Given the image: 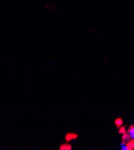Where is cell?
I'll list each match as a JSON object with an SVG mask.
<instances>
[{
  "label": "cell",
  "mask_w": 134,
  "mask_h": 150,
  "mask_svg": "<svg viewBox=\"0 0 134 150\" xmlns=\"http://www.w3.org/2000/svg\"><path fill=\"white\" fill-rule=\"evenodd\" d=\"M71 149H72V146H71V144H70L69 142L59 145V150H71Z\"/></svg>",
  "instance_id": "obj_3"
},
{
  "label": "cell",
  "mask_w": 134,
  "mask_h": 150,
  "mask_svg": "<svg viewBox=\"0 0 134 150\" xmlns=\"http://www.w3.org/2000/svg\"><path fill=\"white\" fill-rule=\"evenodd\" d=\"M115 124L117 125V126H121V125H122V119H121V118H117V119L115 120Z\"/></svg>",
  "instance_id": "obj_5"
},
{
  "label": "cell",
  "mask_w": 134,
  "mask_h": 150,
  "mask_svg": "<svg viewBox=\"0 0 134 150\" xmlns=\"http://www.w3.org/2000/svg\"><path fill=\"white\" fill-rule=\"evenodd\" d=\"M77 133H72V132H69V133H67L65 134V142H70V141H72V139H76L77 138Z\"/></svg>",
  "instance_id": "obj_2"
},
{
  "label": "cell",
  "mask_w": 134,
  "mask_h": 150,
  "mask_svg": "<svg viewBox=\"0 0 134 150\" xmlns=\"http://www.w3.org/2000/svg\"><path fill=\"white\" fill-rule=\"evenodd\" d=\"M128 133H129V136L132 137V138L134 139V126L132 125V126H129V129H128V131H127Z\"/></svg>",
  "instance_id": "obj_4"
},
{
  "label": "cell",
  "mask_w": 134,
  "mask_h": 150,
  "mask_svg": "<svg viewBox=\"0 0 134 150\" xmlns=\"http://www.w3.org/2000/svg\"><path fill=\"white\" fill-rule=\"evenodd\" d=\"M125 132H127V130H126V127H120V133H125Z\"/></svg>",
  "instance_id": "obj_6"
},
{
  "label": "cell",
  "mask_w": 134,
  "mask_h": 150,
  "mask_svg": "<svg viewBox=\"0 0 134 150\" xmlns=\"http://www.w3.org/2000/svg\"><path fill=\"white\" fill-rule=\"evenodd\" d=\"M121 149H123V150H133V149H134V139L132 138V139L127 141L126 144H125L122 148H121Z\"/></svg>",
  "instance_id": "obj_1"
}]
</instances>
